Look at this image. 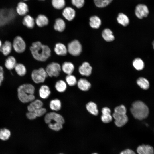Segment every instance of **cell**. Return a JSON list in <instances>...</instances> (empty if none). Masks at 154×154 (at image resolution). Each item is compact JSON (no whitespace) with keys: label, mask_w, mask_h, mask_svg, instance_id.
Masks as SVG:
<instances>
[{"label":"cell","mask_w":154,"mask_h":154,"mask_svg":"<svg viewBox=\"0 0 154 154\" xmlns=\"http://www.w3.org/2000/svg\"><path fill=\"white\" fill-rule=\"evenodd\" d=\"M62 15L67 20L69 21L72 20L75 17L76 12L75 10L70 7H67L63 10Z\"/></svg>","instance_id":"5bb4252c"},{"label":"cell","mask_w":154,"mask_h":154,"mask_svg":"<svg viewBox=\"0 0 154 154\" xmlns=\"http://www.w3.org/2000/svg\"><path fill=\"white\" fill-rule=\"evenodd\" d=\"M12 47L11 43L9 41H6L2 44L0 51L4 56H6L10 53Z\"/></svg>","instance_id":"7402d4cb"},{"label":"cell","mask_w":154,"mask_h":154,"mask_svg":"<svg viewBox=\"0 0 154 154\" xmlns=\"http://www.w3.org/2000/svg\"><path fill=\"white\" fill-rule=\"evenodd\" d=\"M130 111L134 117L139 120L147 117L149 113L147 106L143 102L140 101H135L132 104Z\"/></svg>","instance_id":"3957f363"},{"label":"cell","mask_w":154,"mask_h":154,"mask_svg":"<svg viewBox=\"0 0 154 154\" xmlns=\"http://www.w3.org/2000/svg\"><path fill=\"white\" fill-rule=\"evenodd\" d=\"M16 11L19 15L21 16L25 15L29 11L28 5L23 2H20L17 4Z\"/></svg>","instance_id":"ffe728a7"},{"label":"cell","mask_w":154,"mask_h":154,"mask_svg":"<svg viewBox=\"0 0 154 154\" xmlns=\"http://www.w3.org/2000/svg\"><path fill=\"white\" fill-rule=\"evenodd\" d=\"M65 80L68 85L71 86H74L77 83L76 77L72 74L67 75L65 78Z\"/></svg>","instance_id":"8d00e7d4"},{"label":"cell","mask_w":154,"mask_h":154,"mask_svg":"<svg viewBox=\"0 0 154 154\" xmlns=\"http://www.w3.org/2000/svg\"><path fill=\"white\" fill-rule=\"evenodd\" d=\"M134 12L135 15L138 18L142 19L147 16L149 11L148 7L146 5L139 3L135 7Z\"/></svg>","instance_id":"9c48e42d"},{"label":"cell","mask_w":154,"mask_h":154,"mask_svg":"<svg viewBox=\"0 0 154 154\" xmlns=\"http://www.w3.org/2000/svg\"><path fill=\"white\" fill-rule=\"evenodd\" d=\"M92 69V67L88 62H85L79 67L78 71L81 75L88 76L91 74Z\"/></svg>","instance_id":"8fae6325"},{"label":"cell","mask_w":154,"mask_h":154,"mask_svg":"<svg viewBox=\"0 0 154 154\" xmlns=\"http://www.w3.org/2000/svg\"><path fill=\"white\" fill-rule=\"evenodd\" d=\"M92 154H98L96 153H93Z\"/></svg>","instance_id":"681fc988"},{"label":"cell","mask_w":154,"mask_h":154,"mask_svg":"<svg viewBox=\"0 0 154 154\" xmlns=\"http://www.w3.org/2000/svg\"><path fill=\"white\" fill-rule=\"evenodd\" d=\"M54 51L57 55L60 56H64L66 55L68 52L67 48L63 44L58 43L55 45Z\"/></svg>","instance_id":"2e32d148"},{"label":"cell","mask_w":154,"mask_h":154,"mask_svg":"<svg viewBox=\"0 0 154 154\" xmlns=\"http://www.w3.org/2000/svg\"><path fill=\"white\" fill-rule=\"evenodd\" d=\"M68 52L72 55L77 56L81 53L82 48L80 42L76 40L68 43L67 46Z\"/></svg>","instance_id":"8992f818"},{"label":"cell","mask_w":154,"mask_h":154,"mask_svg":"<svg viewBox=\"0 0 154 154\" xmlns=\"http://www.w3.org/2000/svg\"><path fill=\"white\" fill-rule=\"evenodd\" d=\"M102 115L101 116L102 121L105 123H108L112 120V116L111 114V110L107 107H104L102 110Z\"/></svg>","instance_id":"4fadbf2b"},{"label":"cell","mask_w":154,"mask_h":154,"mask_svg":"<svg viewBox=\"0 0 154 154\" xmlns=\"http://www.w3.org/2000/svg\"><path fill=\"white\" fill-rule=\"evenodd\" d=\"M43 103L40 100H35L31 102L27 106V109L28 112H34L35 110L43 107Z\"/></svg>","instance_id":"9a60e30c"},{"label":"cell","mask_w":154,"mask_h":154,"mask_svg":"<svg viewBox=\"0 0 154 154\" xmlns=\"http://www.w3.org/2000/svg\"><path fill=\"white\" fill-rule=\"evenodd\" d=\"M137 152L138 154H154V149L149 145L143 144L137 147Z\"/></svg>","instance_id":"7c38bea8"},{"label":"cell","mask_w":154,"mask_h":154,"mask_svg":"<svg viewBox=\"0 0 154 154\" xmlns=\"http://www.w3.org/2000/svg\"><path fill=\"white\" fill-rule=\"evenodd\" d=\"M44 120L47 124L58 123L63 125L65 123V120L63 116L54 112L46 114L44 117Z\"/></svg>","instance_id":"277c9868"},{"label":"cell","mask_w":154,"mask_h":154,"mask_svg":"<svg viewBox=\"0 0 154 154\" xmlns=\"http://www.w3.org/2000/svg\"><path fill=\"white\" fill-rule=\"evenodd\" d=\"M120 154H136L132 150L127 149L121 151Z\"/></svg>","instance_id":"ee69618b"},{"label":"cell","mask_w":154,"mask_h":154,"mask_svg":"<svg viewBox=\"0 0 154 154\" xmlns=\"http://www.w3.org/2000/svg\"><path fill=\"white\" fill-rule=\"evenodd\" d=\"M72 4L77 8H82L85 3V0H71Z\"/></svg>","instance_id":"60d3db41"},{"label":"cell","mask_w":154,"mask_h":154,"mask_svg":"<svg viewBox=\"0 0 154 154\" xmlns=\"http://www.w3.org/2000/svg\"><path fill=\"white\" fill-rule=\"evenodd\" d=\"M78 88L81 90L84 91L88 90L91 87L90 83L85 78H80L77 82Z\"/></svg>","instance_id":"e0dca14e"},{"label":"cell","mask_w":154,"mask_h":154,"mask_svg":"<svg viewBox=\"0 0 154 154\" xmlns=\"http://www.w3.org/2000/svg\"><path fill=\"white\" fill-rule=\"evenodd\" d=\"M48 125L50 129L56 131H59L62 129L63 128V125L60 123H50L48 124Z\"/></svg>","instance_id":"f35d334b"},{"label":"cell","mask_w":154,"mask_h":154,"mask_svg":"<svg viewBox=\"0 0 154 154\" xmlns=\"http://www.w3.org/2000/svg\"><path fill=\"white\" fill-rule=\"evenodd\" d=\"M61 70L60 64L55 62H52L48 64L45 69L48 76L51 77H58Z\"/></svg>","instance_id":"52a82bcc"},{"label":"cell","mask_w":154,"mask_h":154,"mask_svg":"<svg viewBox=\"0 0 154 154\" xmlns=\"http://www.w3.org/2000/svg\"><path fill=\"white\" fill-rule=\"evenodd\" d=\"M65 27V23L62 19L58 18L56 20L54 25V29L55 30L62 32L64 30Z\"/></svg>","instance_id":"cb8c5ba5"},{"label":"cell","mask_w":154,"mask_h":154,"mask_svg":"<svg viewBox=\"0 0 154 154\" xmlns=\"http://www.w3.org/2000/svg\"><path fill=\"white\" fill-rule=\"evenodd\" d=\"M113 0H93L95 6L100 8H104L108 6Z\"/></svg>","instance_id":"4dcf8cb0"},{"label":"cell","mask_w":154,"mask_h":154,"mask_svg":"<svg viewBox=\"0 0 154 154\" xmlns=\"http://www.w3.org/2000/svg\"><path fill=\"white\" fill-rule=\"evenodd\" d=\"M137 83L141 88L143 89L147 90L149 87V84L148 81L144 78L140 77L138 78L137 80Z\"/></svg>","instance_id":"836d02e7"},{"label":"cell","mask_w":154,"mask_h":154,"mask_svg":"<svg viewBox=\"0 0 154 154\" xmlns=\"http://www.w3.org/2000/svg\"><path fill=\"white\" fill-rule=\"evenodd\" d=\"M35 88L30 84H25L20 86L17 89L18 97L23 103L31 102L35 99L34 95Z\"/></svg>","instance_id":"7a4b0ae2"},{"label":"cell","mask_w":154,"mask_h":154,"mask_svg":"<svg viewBox=\"0 0 154 154\" xmlns=\"http://www.w3.org/2000/svg\"><path fill=\"white\" fill-rule=\"evenodd\" d=\"M48 76L45 69L43 68L33 70L31 74L32 80L36 84L44 82Z\"/></svg>","instance_id":"5b68a950"},{"label":"cell","mask_w":154,"mask_h":154,"mask_svg":"<svg viewBox=\"0 0 154 154\" xmlns=\"http://www.w3.org/2000/svg\"><path fill=\"white\" fill-rule=\"evenodd\" d=\"M35 22L33 18L29 15H25L22 21L23 24L29 29H32L34 27Z\"/></svg>","instance_id":"484cf974"},{"label":"cell","mask_w":154,"mask_h":154,"mask_svg":"<svg viewBox=\"0 0 154 154\" xmlns=\"http://www.w3.org/2000/svg\"><path fill=\"white\" fill-rule=\"evenodd\" d=\"M4 72H0V86L1 85L2 82L4 79Z\"/></svg>","instance_id":"f6af8a7d"},{"label":"cell","mask_w":154,"mask_h":154,"mask_svg":"<svg viewBox=\"0 0 154 154\" xmlns=\"http://www.w3.org/2000/svg\"><path fill=\"white\" fill-rule=\"evenodd\" d=\"M102 37L107 42H110L114 39V37L112 31L109 29H105L102 31Z\"/></svg>","instance_id":"83f0119b"},{"label":"cell","mask_w":154,"mask_h":154,"mask_svg":"<svg viewBox=\"0 0 154 154\" xmlns=\"http://www.w3.org/2000/svg\"><path fill=\"white\" fill-rule=\"evenodd\" d=\"M47 111L46 109L43 107L35 110L34 112L37 117H40L46 114Z\"/></svg>","instance_id":"b9f144b4"},{"label":"cell","mask_w":154,"mask_h":154,"mask_svg":"<svg viewBox=\"0 0 154 154\" xmlns=\"http://www.w3.org/2000/svg\"><path fill=\"white\" fill-rule=\"evenodd\" d=\"M11 133L9 130L6 128L0 129V139L3 141L7 140L11 136Z\"/></svg>","instance_id":"e575fe53"},{"label":"cell","mask_w":154,"mask_h":154,"mask_svg":"<svg viewBox=\"0 0 154 154\" xmlns=\"http://www.w3.org/2000/svg\"><path fill=\"white\" fill-rule=\"evenodd\" d=\"M49 107L52 110L58 111L61 108L62 103L60 100L58 99H55L51 100L50 102Z\"/></svg>","instance_id":"4316f807"},{"label":"cell","mask_w":154,"mask_h":154,"mask_svg":"<svg viewBox=\"0 0 154 154\" xmlns=\"http://www.w3.org/2000/svg\"><path fill=\"white\" fill-rule=\"evenodd\" d=\"M112 117L115 120V125L119 127L124 125L128 121V117L126 114H120L114 112L112 114Z\"/></svg>","instance_id":"30bf717a"},{"label":"cell","mask_w":154,"mask_h":154,"mask_svg":"<svg viewBox=\"0 0 154 154\" xmlns=\"http://www.w3.org/2000/svg\"><path fill=\"white\" fill-rule=\"evenodd\" d=\"M14 69L17 74L20 76H24L26 73V67L22 64L17 63Z\"/></svg>","instance_id":"d6a6232c"},{"label":"cell","mask_w":154,"mask_h":154,"mask_svg":"<svg viewBox=\"0 0 154 154\" xmlns=\"http://www.w3.org/2000/svg\"><path fill=\"white\" fill-rule=\"evenodd\" d=\"M55 87L56 90L59 92H65L67 87L66 82L63 80H60L57 81L55 83Z\"/></svg>","instance_id":"1f68e13d"},{"label":"cell","mask_w":154,"mask_h":154,"mask_svg":"<svg viewBox=\"0 0 154 154\" xmlns=\"http://www.w3.org/2000/svg\"><path fill=\"white\" fill-rule=\"evenodd\" d=\"M89 24L91 27L93 28H98L101 24V19L98 16L94 15L89 18Z\"/></svg>","instance_id":"d4e9b609"},{"label":"cell","mask_w":154,"mask_h":154,"mask_svg":"<svg viewBox=\"0 0 154 154\" xmlns=\"http://www.w3.org/2000/svg\"><path fill=\"white\" fill-rule=\"evenodd\" d=\"M30 49L34 58L38 61H45L51 55V51L49 47L39 41L33 43Z\"/></svg>","instance_id":"6da1fadb"},{"label":"cell","mask_w":154,"mask_h":154,"mask_svg":"<svg viewBox=\"0 0 154 154\" xmlns=\"http://www.w3.org/2000/svg\"><path fill=\"white\" fill-rule=\"evenodd\" d=\"M52 3L53 6L55 9H60L65 6V0H52Z\"/></svg>","instance_id":"74e56055"},{"label":"cell","mask_w":154,"mask_h":154,"mask_svg":"<svg viewBox=\"0 0 154 154\" xmlns=\"http://www.w3.org/2000/svg\"><path fill=\"white\" fill-rule=\"evenodd\" d=\"M117 20L119 24L124 26L127 25L129 22V20L127 16L122 12L118 13Z\"/></svg>","instance_id":"603a6c76"},{"label":"cell","mask_w":154,"mask_h":154,"mask_svg":"<svg viewBox=\"0 0 154 154\" xmlns=\"http://www.w3.org/2000/svg\"><path fill=\"white\" fill-rule=\"evenodd\" d=\"M127 110L125 106L123 105L116 107L114 109V112L121 114H125Z\"/></svg>","instance_id":"ab89813d"},{"label":"cell","mask_w":154,"mask_h":154,"mask_svg":"<svg viewBox=\"0 0 154 154\" xmlns=\"http://www.w3.org/2000/svg\"><path fill=\"white\" fill-rule=\"evenodd\" d=\"M61 69L64 73L67 75L71 74L74 70V66L72 63L69 62H66L62 64Z\"/></svg>","instance_id":"44dd1931"},{"label":"cell","mask_w":154,"mask_h":154,"mask_svg":"<svg viewBox=\"0 0 154 154\" xmlns=\"http://www.w3.org/2000/svg\"><path fill=\"white\" fill-rule=\"evenodd\" d=\"M35 22L39 27H42L47 25L48 23V18L44 15H38L35 19Z\"/></svg>","instance_id":"ac0fdd59"},{"label":"cell","mask_w":154,"mask_h":154,"mask_svg":"<svg viewBox=\"0 0 154 154\" xmlns=\"http://www.w3.org/2000/svg\"><path fill=\"white\" fill-rule=\"evenodd\" d=\"M2 44V42L1 41V40H0V49L1 47Z\"/></svg>","instance_id":"7dc6e473"},{"label":"cell","mask_w":154,"mask_h":154,"mask_svg":"<svg viewBox=\"0 0 154 154\" xmlns=\"http://www.w3.org/2000/svg\"><path fill=\"white\" fill-rule=\"evenodd\" d=\"M51 91L48 86L46 85H42L39 90L40 96L43 99L48 98L51 94Z\"/></svg>","instance_id":"d6986e66"},{"label":"cell","mask_w":154,"mask_h":154,"mask_svg":"<svg viewBox=\"0 0 154 154\" xmlns=\"http://www.w3.org/2000/svg\"></svg>","instance_id":"f5cc1de1"},{"label":"cell","mask_w":154,"mask_h":154,"mask_svg":"<svg viewBox=\"0 0 154 154\" xmlns=\"http://www.w3.org/2000/svg\"><path fill=\"white\" fill-rule=\"evenodd\" d=\"M16 64L15 58L12 56H10L6 60L5 65L7 69L11 70L14 68Z\"/></svg>","instance_id":"f1b7e54d"},{"label":"cell","mask_w":154,"mask_h":154,"mask_svg":"<svg viewBox=\"0 0 154 154\" xmlns=\"http://www.w3.org/2000/svg\"><path fill=\"white\" fill-rule=\"evenodd\" d=\"M133 65L135 68L138 70H142L144 66V63L140 58H136L133 61Z\"/></svg>","instance_id":"d590c367"},{"label":"cell","mask_w":154,"mask_h":154,"mask_svg":"<svg viewBox=\"0 0 154 154\" xmlns=\"http://www.w3.org/2000/svg\"><path fill=\"white\" fill-rule=\"evenodd\" d=\"M23 0L26 1H27V0Z\"/></svg>","instance_id":"f907efd6"},{"label":"cell","mask_w":154,"mask_h":154,"mask_svg":"<svg viewBox=\"0 0 154 154\" xmlns=\"http://www.w3.org/2000/svg\"></svg>","instance_id":"816d5d0a"},{"label":"cell","mask_w":154,"mask_h":154,"mask_svg":"<svg viewBox=\"0 0 154 154\" xmlns=\"http://www.w3.org/2000/svg\"><path fill=\"white\" fill-rule=\"evenodd\" d=\"M87 111L90 114L94 115H97L98 113L96 104L94 102H90L86 105Z\"/></svg>","instance_id":"f546056e"},{"label":"cell","mask_w":154,"mask_h":154,"mask_svg":"<svg viewBox=\"0 0 154 154\" xmlns=\"http://www.w3.org/2000/svg\"><path fill=\"white\" fill-rule=\"evenodd\" d=\"M0 72H4L3 68L1 66H0Z\"/></svg>","instance_id":"bcb514c9"},{"label":"cell","mask_w":154,"mask_h":154,"mask_svg":"<svg viewBox=\"0 0 154 154\" xmlns=\"http://www.w3.org/2000/svg\"><path fill=\"white\" fill-rule=\"evenodd\" d=\"M12 45L15 51L18 53L23 52L26 49L25 43L23 38L20 36H17L14 38Z\"/></svg>","instance_id":"ba28073f"},{"label":"cell","mask_w":154,"mask_h":154,"mask_svg":"<svg viewBox=\"0 0 154 154\" xmlns=\"http://www.w3.org/2000/svg\"><path fill=\"white\" fill-rule=\"evenodd\" d=\"M27 117L29 119L33 120L35 119L37 117L34 112H28L26 114Z\"/></svg>","instance_id":"7bdbcfd3"},{"label":"cell","mask_w":154,"mask_h":154,"mask_svg":"<svg viewBox=\"0 0 154 154\" xmlns=\"http://www.w3.org/2000/svg\"><path fill=\"white\" fill-rule=\"evenodd\" d=\"M152 44H153V48L154 49V41H153V42Z\"/></svg>","instance_id":"c3c4849f"}]
</instances>
